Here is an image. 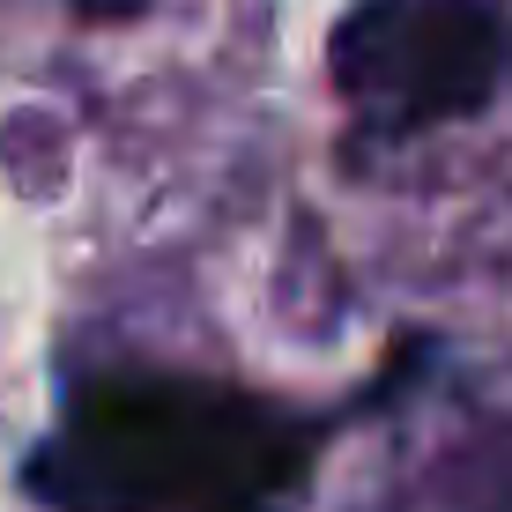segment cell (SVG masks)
<instances>
[{
  "instance_id": "cell-1",
  "label": "cell",
  "mask_w": 512,
  "mask_h": 512,
  "mask_svg": "<svg viewBox=\"0 0 512 512\" xmlns=\"http://www.w3.org/2000/svg\"><path fill=\"white\" fill-rule=\"evenodd\" d=\"M312 431L193 372H112L75 386L23 483L52 512H238L282 505Z\"/></svg>"
},
{
  "instance_id": "cell-2",
  "label": "cell",
  "mask_w": 512,
  "mask_h": 512,
  "mask_svg": "<svg viewBox=\"0 0 512 512\" xmlns=\"http://www.w3.org/2000/svg\"><path fill=\"white\" fill-rule=\"evenodd\" d=\"M327 75L364 149H401L490 112L512 75L505 0H357L327 38Z\"/></svg>"
}]
</instances>
